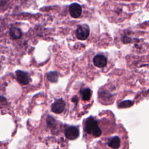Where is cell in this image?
<instances>
[{"label": "cell", "mask_w": 149, "mask_h": 149, "mask_svg": "<svg viewBox=\"0 0 149 149\" xmlns=\"http://www.w3.org/2000/svg\"><path fill=\"white\" fill-rule=\"evenodd\" d=\"M85 131L90 134H92L95 137H100L102 132L98 126L97 122L91 116L87 119L85 125Z\"/></svg>", "instance_id": "1"}, {"label": "cell", "mask_w": 149, "mask_h": 149, "mask_svg": "<svg viewBox=\"0 0 149 149\" xmlns=\"http://www.w3.org/2000/svg\"><path fill=\"white\" fill-rule=\"evenodd\" d=\"M90 34V29L87 25L82 24L77 27L76 31L77 38L80 40H84L87 38Z\"/></svg>", "instance_id": "2"}, {"label": "cell", "mask_w": 149, "mask_h": 149, "mask_svg": "<svg viewBox=\"0 0 149 149\" xmlns=\"http://www.w3.org/2000/svg\"><path fill=\"white\" fill-rule=\"evenodd\" d=\"M16 75L17 81L22 84L26 85L30 82V77L27 73L20 70L16 71Z\"/></svg>", "instance_id": "3"}, {"label": "cell", "mask_w": 149, "mask_h": 149, "mask_svg": "<svg viewBox=\"0 0 149 149\" xmlns=\"http://www.w3.org/2000/svg\"><path fill=\"white\" fill-rule=\"evenodd\" d=\"M65 107V101L62 99L56 100L51 106V111L55 113H60L62 112Z\"/></svg>", "instance_id": "4"}, {"label": "cell", "mask_w": 149, "mask_h": 149, "mask_svg": "<svg viewBox=\"0 0 149 149\" xmlns=\"http://www.w3.org/2000/svg\"><path fill=\"white\" fill-rule=\"evenodd\" d=\"M69 10L70 15L72 17L74 18H77L80 16L82 12V9L79 4L77 3H73L69 6Z\"/></svg>", "instance_id": "5"}, {"label": "cell", "mask_w": 149, "mask_h": 149, "mask_svg": "<svg viewBox=\"0 0 149 149\" xmlns=\"http://www.w3.org/2000/svg\"><path fill=\"white\" fill-rule=\"evenodd\" d=\"M66 137L69 140H74L79 135V131L76 127L70 126L68 127L65 132Z\"/></svg>", "instance_id": "6"}, {"label": "cell", "mask_w": 149, "mask_h": 149, "mask_svg": "<svg viewBox=\"0 0 149 149\" xmlns=\"http://www.w3.org/2000/svg\"><path fill=\"white\" fill-rule=\"evenodd\" d=\"M93 63L97 67L103 68L107 65V59L105 56L98 54L93 58Z\"/></svg>", "instance_id": "7"}, {"label": "cell", "mask_w": 149, "mask_h": 149, "mask_svg": "<svg viewBox=\"0 0 149 149\" xmlns=\"http://www.w3.org/2000/svg\"><path fill=\"white\" fill-rule=\"evenodd\" d=\"M9 35L12 39L17 40L22 37V33L20 29L19 28L12 27L9 30Z\"/></svg>", "instance_id": "8"}, {"label": "cell", "mask_w": 149, "mask_h": 149, "mask_svg": "<svg viewBox=\"0 0 149 149\" xmlns=\"http://www.w3.org/2000/svg\"><path fill=\"white\" fill-rule=\"evenodd\" d=\"M120 144V140L118 136L112 137L108 142V145L112 148H118Z\"/></svg>", "instance_id": "9"}, {"label": "cell", "mask_w": 149, "mask_h": 149, "mask_svg": "<svg viewBox=\"0 0 149 149\" xmlns=\"http://www.w3.org/2000/svg\"><path fill=\"white\" fill-rule=\"evenodd\" d=\"M48 80L52 83H56L58 80V74L56 72H49L47 74Z\"/></svg>", "instance_id": "10"}, {"label": "cell", "mask_w": 149, "mask_h": 149, "mask_svg": "<svg viewBox=\"0 0 149 149\" xmlns=\"http://www.w3.org/2000/svg\"><path fill=\"white\" fill-rule=\"evenodd\" d=\"M91 96V91L89 88H85L81 91L82 99L84 101L90 100Z\"/></svg>", "instance_id": "11"}, {"label": "cell", "mask_w": 149, "mask_h": 149, "mask_svg": "<svg viewBox=\"0 0 149 149\" xmlns=\"http://www.w3.org/2000/svg\"><path fill=\"white\" fill-rule=\"evenodd\" d=\"M132 104H133V102L131 101H125L120 102L119 107L120 108H127L132 106Z\"/></svg>", "instance_id": "12"}, {"label": "cell", "mask_w": 149, "mask_h": 149, "mask_svg": "<svg viewBox=\"0 0 149 149\" xmlns=\"http://www.w3.org/2000/svg\"><path fill=\"white\" fill-rule=\"evenodd\" d=\"M55 120L51 117L50 116H49L47 119V124L48 125V126H49L50 127H53L54 126V125H55Z\"/></svg>", "instance_id": "13"}, {"label": "cell", "mask_w": 149, "mask_h": 149, "mask_svg": "<svg viewBox=\"0 0 149 149\" xmlns=\"http://www.w3.org/2000/svg\"><path fill=\"white\" fill-rule=\"evenodd\" d=\"M0 101H6V98L5 97L3 96H0Z\"/></svg>", "instance_id": "14"}, {"label": "cell", "mask_w": 149, "mask_h": 149, "mask_svg": "<svg viewBox=\"0 0 149 149\" xmlns=\"http://www.w3.org/2000/svg\"><path fill=\"white\" fill-rule=\"evenodd\" d=\"M72 100L73 102H75V103L77 102V98L76 97H73Z\"/></svg>", "instance_id": "15"}]
</instances>
